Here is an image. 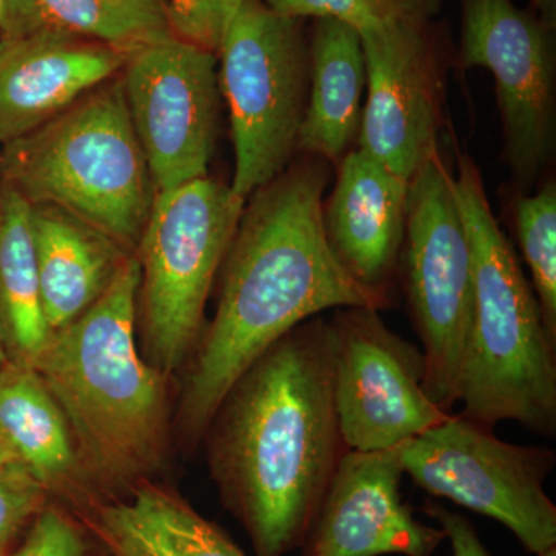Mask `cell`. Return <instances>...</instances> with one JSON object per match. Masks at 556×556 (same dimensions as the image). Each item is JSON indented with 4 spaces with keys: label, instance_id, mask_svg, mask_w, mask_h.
I'll use <instances>...</instances> for the list:
<instances>
[{
    "label": "cell",
    "instance_id": "6da1fadb",
    "mask_svg": "<svg viewBox=\"0 0 556 556\" xmlns=\"http://www.w3.org/2000/svg\"><path fill=\"white\" fill-rule=\"evenodd\" d=\"M328 182L327 161L309 156L252 193L219 269L217 313L201 332L182 387L186 441L204 438L233 383L303 321L328 309L387 308L329 248L321 215Z\"/></svg>",
    "mask_w": 556,
    "mask_h": 556
},
{
    "label": "cell",
    "instance_id": "7a4b0ae2",
    "mask_svg": "<svg viewBox=\"0 0 556 556\" xmlns=\"http://www.w3.org/2000/svg\"><path fill=\"white\" fill-rule=\"evenodd\" d=\"M204 437L223 506L255 556L302 547L348 452L327 318L303 321L262 354L223 399Z\"/></svg>",
    "mask_w": 556,
    "mask_h": 556
},
{
    "label": "cell",
    "instance_id": "3957f363",
    "mask_svg": "<svg viewBox=\"0 0 556 556\" xmlns=\"http://www.w3.org/2000/svg\"><path fill=\"white\" fill-rule=\"evenodd\" d=\"M139 281L134 254L31 365L67 419L90 495L86 511L129 496L163 464L166 375L139 354Z\"/></svg>",
    "mask_w": 556,
    "mask_h": 556
},
{
    "label": "cell",
    "instance_id": "277c9868",
    "mask_svg": "<svg viewBox=\"0 0 556 556\" xmlns=\"http://www.w3.org/2000/svg\"><path fill=\"white\" fill-rule=\"evenodd\" d=\"M453 193L471 251L473 306L460 371L459 416L493 430L514 420L556 434V343L540 303L493 214L481 170L466 153L452 172Z\"/></svg>",
    "mask_w": 556,
    "mask_h": 556
},
{
    "label": "cell",
    "instance_id": "5b68a950",
    "mask_svg": "<svg viewBox=\"0 0 556 556\" xmlns=\"http://www.w3.org/2000/svg\"><path fill=\"white\" fill-rule=\"evenodd\" d=\"M0 174L30 206L64 208L134 254L156 197L119 76L5 144Z\"/></svg>",
    "mask_w": 556,
    "mask_h": 556
},
{
    "label": "cell",
    "instance_id": "8992f818",
    "mask_svg": "<svg viewBox=\"0 0 556 556\" xmlns=\"http://www.w3.org/2000/svg\"><path fill=\"white\" fill-rule=\"evenodd\" d=\"M244 201L230 185L208 177L156 193L135 251L138 318L144 358L166 376L199 345L208 294Z\"/></svg>",
    "mask_w": 556,
    "mask_h": 556
},
{
    "label": "cell",
    "instance_id": "52a82bcc",
    "mask_svg": "<svg viewBox=\"0 0 556 556\" xmlns=\"http://www.w3.org/2000/svg\"><path fill=\"white\" fill-rule=\"evenodd\" d=\"M219 91L228 101L236 170L247 200L288 169L298 152L309 90V43L302 21L243 0L217 51Z\"/></svg>",
    "mask_w": 556,
    "mask_h": 556
},
{
    "label": "cell",
    "instance_id": "ba28073f",
    "mask_svg": "<svg viewBox=\"0 0 556 556\" xmlns=\"http://www.w3.org/2000/svg\"><path fill=\"white\" fill-rule=\"evenodd\" d=\"M399 273L409 317L422 343L424 388L444 412L457 404L473 306L471 251L441 153L408 185L407 228Z\"/></svg>",
    "mask_w": 556,
    "mask_h": 556
},
{
    "label": "cell",
    "instance_id": "9c48e42d",
    "mask_svg": "<svg viewBox=\"0 0 556 556\" xmlns=\"http://www.w3.org/2000/svg\"><path fill=\"white\" fill-rule=\"evenodd\" d=\"M404 473L433 497L506 526L529 554L556 547V506L544 490L556 453L503 441L455 415L401 447Z\"/></svg>",
    "mask_w": 556,
    "mask_h": 556
},
{
    "label": "cell",
    "instance_id": "30bf717a",
    "mask_svg": "<svg viewBox=\"0 0 556 556\" xmlns=\"http://www.w3.org/2000/svg\"><path fill=\"white\" fill-rule=\"evenodd\" d=\"M457 62L492 73L515 193L532 192L556 152L555 28L514 0H460Z\"/></svg>",
    "mask_w": 556,
    "mask_h": 556
},
{
    "label": "cell",
    "instance_id": "8fae6325",
    "mask_svg": "<svg viewBox=\"0 0 556 556\" xmlns=\"http://www.w3.org/2000/svg\"><path fill=\"white\" fill-rule=\"evenodd\" d=\"M328 327L334 408L348 450L397 447L453 415L424 388L422 351L391 331L378 309H336Z\"/></svg>",
    "mask_w": 556,
    "mask_h": 556
},
{
    "label": "cell",
    "instance_id": "7c38bea8",
    "mask_svg": "<svg viewBox=\"0 0 556 556\" xmlns=\"http://www.w3.org/2000/svg\"><path fill=\"white\" fill-rule=\"evenodd\" d=\"M218 56L177 36L135 50L121 72L156 193L207 177L217 141Z\"/></svg>",
    "mask_w": 556,
    "mask_h": 556
},
{
    "label": "cell",
    "instance_id": "4fadbf2b",
    "mask_svg": "<svg viewBox=\"0 0 556 556\" xmlns=\"http://www.w3.org/2000/svg\"><path fill=\"white\" fill-rule=\"evenodd\" d=\"M430 24L399 22L361 33L367 91L357 149L407 181L439 153L444 123V80Z\"/></svg>",
    "mask_w": 556,
    "mask_h": 556
},
{
    "label": "cell",
    "instance_id": "5bb4252c",
    "mask_svg": "<svg viewBox=\"0 0 556 556\" xmlns=\"http://www.w3.org/2000/svg\"><path fill=\"white\" fill-rule=\"evenodd\" d=\"M401 445L382 452L348 450L300 556H433L445 541L402 496Z\"/></svg>",
    "mask_w": 556,
    "mask_h": 556
},
{
    "label": "cell",
    "instance_id": "9a60e30c",
    "mask_svg": "<svg viewBox=\"0 0 556 556\" xmlns=\"http://www.w3.org/2000/svg\"><path fill=\"white\" fill-rule=\"evenodd\" d=\"M131 53L54 33L0 36V141L31 134L115 79Z\"/></svg>",
    "mask_w": 556,
    "mask_h": 556
},
{
    "label": "cell",
    "instance_id": "2e32d148",
    "mask_svg": "<svg viewBox=\"0 0 556 556\" xmlns=\"http://www.w3.org/2000/svg\"><path fill=\"white\" fill-rule=\"evenodd\" d=\"M407 179L354 148L324 200V229L342 268L390 305L407 228Z\"/></svg>",
    "mask_w": 556,
    "mask_h": 556
},
{
    "label": "cell",
    "instance_id": "e0dca14e",
    "mask_svg": "<svg viewBox=\"0 0 556 556\" xmlns=\"http://www.w3.org/2000/svg\"><path fill=\"white\" fill-rule=\"evenodd\" d=\"M40 300L51 332L83 316L134 255L118 241L64 208L31 206Z\"/></svg>",
    "mask_w": 556,
    "mask_h": 556
},
{
    "label": "cell",
    "instance_id": "ac0fdd59",
    "mask_svg": "<svg viewBox=\"0 0 556 556\" xmlns=\"http://www.w3.org/2000/svg\"><path fill=\"white\" fill-rule=\"evenodd\" d=\"M0 438L51 500L75 515L90 507L67 419L30 365L9 362L0 369Z\"/></svg>",
    "mask_w": 556,
    "mask_h": 556
},
{
    "label": "cell",
    "instance_id": "d6986e66",
    "mask_svg": "<svg viewBox=\"0 0 556 556\" xmlns=\"http://www.w3.org/2000/svg\"><path fill=\"white\" fill-rule=\"evenodd\" d=\"M78 517L102 556H248L185 497L152 482Z\"/></svg>",
    "mask_w": 556,
    "mask_h": 556
},
{
    "label": "cell",
    "instance_id": "ffe728a7",
    "mask_svg": "<svg viewBox=\"0 0 556 556\" xmlns=\"http://www.w3.org/2000/svg\"><path fill=\"white\" fill-rule=\"evenodd\" d=\"M309 43V90L299 152L338 166L356 144L367 91L361 35L332 20L314 22Z\"/></svg>",
    "mask_w": 556,
    "mask_h": 556
},
{
    "label": "cell",
    "instance_id": "44dd1931",
    "mask_svg": "<svg viewBox=\"0 0 556 556\" xmlns=\"http://www.w3.org/2000/svg\"><path fill=\"white\" fill-rule=\"evenodd\" d=\"M36 33L127 51L174 36L166 0H2L0 36Z\"/></svg>",
    "mask_w": 556,
    "mask_h": 556
},
{
    "label": "cell",
    "instance_id": "7402d4cb",
    "mask_svg": "<svg viewBox=\"0 0 556 556\" xmlns=\"http://www.w3.org/2000/svg\"><path fill=\"white\" fill-rule=\"evenodd\" d=\"M43 316L31 206L20 193L3 186L0 199V340L9 361L31 365L49 345Z\"/></svg>",
    "mask_w": 556,
    "mask_h": 556
},
{
    "label": "cell",
    "instance_id": "603a6c76",
    "mask_svg": "<svg viewBox=\"0 0 556 556\" xmlns=\"http://www.w3.org/2000/svg\"><path fill=\"white\" fill-rule=\"evenodd\" d=\"M511 222L530 285L540 303L544 325L556 343V185L547 179L540 189L511 199Z\"/></svg>",
    "mask_w": 556,
    "mask_h": 556
},
{
    "label": "cell",
    "instance_id": "cb8c5ba5",
    "mask_svg": "<svg viewBox=\"0 0 556 556\" xmlns=\"http://www.w3.org/2000/svg\"><path fill=\"white\" fill-rule=\"evenodd\" d=\"M270 10L294 20H332L361 33L399 22H431L442 0H263Z\"/></svg>",
    "mask_w": 556,
    "mask_h": 556
},
{
    "label": "cell",
    "instance_id": "d4e9b609",
    "mask_svg": "<svg viewBox=\"0 0 556 556\" xmlns=\"http://www.w3.org/2000/svg\"><path fill=\"white\" fill-rule=\"evenodd\" d=\"M7 556H102L97 538L58 501L51 500Z\"/></svg>",
    "mask_w": 556,
    "mask_h": 556
},
{
    "label": "cell",
    "instance_id": "484cf974",
    "mask_svg": "<svg viewBox=\"0 0 556 556\" xmlns=\"http://www.w3.org/2000/svg\"><path fill=\"white\" fill-rule=\"evenodd\" d=\"M49 490L21 464L0 467V547L11 551L43 507Z\"/></svg>",
    "mask_w": 556,
    "mask_h": 556
},
{
    "label": "cell",
    "instance_id": "4316f807",
    "mask_svg": "<svg viewBox=\"0 0 556 556\" xmlns=\"http://www.w3.org/2000/svg\"><path fill=\"white\" fill-rule=\"evenodd\" d=\"M243 0H166L174 36L217 53Z\"/></svg>",
    "mask_w": 556,
    "mask_h": 556
},
{
    "label": "cell",
    "instance_id": "83f0119b",
    "mask_svg": "<svg viewBox=\"0 0 556 556\" xmlns=\"http://www.w3.org/2000/svg\"><path fill=\"white\" fill-rule=\"evenodd\" d=\"M422 511L444 530L445 540L452 546V556H492L482 544L475 526L463 515L448 510L433 500L424 503Z\"/></svg>",
    "mask_w": 556,
    "mask_h": 556
},
{
    "label": "cell",
    "instance_id": "f1b7e54d",
    "mask_svg": "<svg viewBox=\"0 0 556 556\" xmlns=\"http://www.w3.org/2000/svg\"><path fill=\"white\" fill-rule=\"evenodd\" d=\"M530 10L548 27H556V0H530Z\"/></svg>",
    "mask_w": 556,
    "mask_h": 556
},
{
    "label": "cell",
    "instance_id": "f546056e",
    "mask_svg": "<svg viewBox=\"0 0 556 556\" xmlns=\"http://www.w3.org/2000/svg\"><path fill=\"white\" fill-rule=\"evenodd\" d=\"M14 463H17V460L14 459L13 453L10 452V448L7 447V444L5 442H3V439L0 438V467L10 466V464Z\"/></svg>",
    "mask_w": 556,
    "mask_h": 556
},
{
    "label": "cell",
    "instance_id": "4dcf8cb0",
    "mask_svg": "<svg viewBox=\"0 0 556 556\" xmlns=\"http://www.w3.org/2000/svg\"><path fill=\"white\" fill-rule=\"evenodd\" d=\"M9 354H7L5 346H3L2 340H0V369L9 364Z\"/></svg>",
    "mask_w": 556,
    "mask_h": 556
},
{
    "label": "cell",
    "instance_id": "1f68e13d",
    "mask_svg": "<svg viewBox=\"0 0 556 556\" xmlns=\"http://www.w3.org/2000/svg\"><path fill=\"white\" fill-rule=\"evenodd\" d=\"M536 556H556V547L547 548V551L541 552V554Z\"/></svg>",
    "mask_w": 556,
    "mask_h": 556
},
{
    "label": "cell",
    "instance_id": "d6a6232c",
    "mask_svg": "<svg viewBox=\"0 0 556 556\" xmlns=\"http://www.w3.org/2000/svg\"><path fill=\"white\" fill-rule=\"evenodd\" d=\"M10 551H7V548L0 547V556H7L9 555Z\"/></svg>",
    "mask_w": 556,
    "mask_h": 556
},
{
    "label": "cell",
    "instance_id": "836d02e7",
    "mask_svg": "<svg viewBox=\"0 0 556 556\" xmlns=\"http://www.w3.org/2000/svg\"><path fill=\"white\" fill-rule=\"evenodd\" d=\"M0 5H2V0H0Z\"/></svg>",
    "mask_w": 556,
    "mask_h": 556
}]
</instances>
